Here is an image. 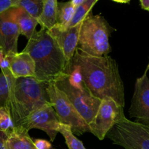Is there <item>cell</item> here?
Segmentation results:
<instances>
[{"mask_svg":"<svg viewBox=\"0 0 149 149\" xmlns=\"http://www.w3.org/2000/svg\"><path fill=\"white\" fill-rule=\"evenodd\" d=\"M14 128V124L8 108H0V132L8 135Z\"/></svg>","mask_w":149,"mask_h":149,"instance_id":"22","label":"cell"},{"mask_svg":"<svg viewBox=\"0 0 149 149\" xmlns=\"http://www.w3.org/2000/svg\"><path fill=\"white\" fill-rule=\"evenodd\" d=\"M17 0H0V15L12 7H17Z\"/></svg>","mask_w":149,"mask_h":149,"instance_id":"24","label":"cell"},{"mask_svg":"<svg viewBox=\"0 0 149 149\" xmlns=\"http://www.w3.org/2000/svg\"><path fill=\"white\" fill-rule=\"evenodd\" d=\"M52 82L66 95L87 125L91 123L101 100L90 93L83 83L80 74L76 70L66 67L65 73Z\"/></svg>","mask_w":149,"mask_h":149,"instance_id":"4","label":"cell"},{"mask_svg":"<svg viewBox=\"0 0 149 149\" xmlns=\"http://www.w3.org/2000/svg\"><path fill=\"white\" fill-rule=\"evenodd\" d=\"M75 7L71 1L58 2L57 7V24L64 27H68L75 11Z\"/></svg>","mask_w":149,"mask_h":149,"instance_id":"18","label":"cell"},{"mask_svg":"<svg viewBox=\"0 0 149 149\" xmlns=\"http://www.w3.org/2000/svg\"><path fill=\"white\" fill-rule=\"evenodd\" d=\"M33 144L36 149H52V144L49 141L43 139H36Z\"/></svg>","mask_w":149,"mask_h":149,"instance_id":"25","label":"cell"},{"mask_svg":"<svg viewBox=\"0 0 149 149\" xmlns=\"http://www.w3.org/2000/svg\"><path fill=\"white\" fill-rule=\"evenodd\" d=\"M59 119L52 106H47L32 112L27 117L21 127L29 131L32 129H38L47 133L53 142L58 132L60 125Z\"/></svg>","mask_w":149,"mask_h":149,"instance_id":"10","label":"cell"},{"mask_svg":"<svg viewBox=\"0 0 149 149\" xmlns=\"http://www.w3.org/2000/svg\"><path fill=\"white\" fill-rule=\"evenodd\" d=\"M84 1H85V0H71V2L72 4V5L76 8V7L81 5Z\"/></svg>","mask_w":149,"mask_h":149,"instance_id":"28","label":"cell"},{"mask_svg":"<svg viewBox=\"0 0 149 149\" xmlns=\"http://www.w3.org/2000/svg\"><path fill=\"white\" fill-rule=\"evenodd\" d=\"M12 17L18 26L20 34L30 39L36 32L38 25L37 20L32 17L27 12L21 7H12L9 9Z\"/></svg>","mask_w":149,"mask_h":149,"instance_id":"14","label":"cell"},{"mask_svg":"<svg viewBox=\"0 0 149 149\" xmlns=\"http://www.w3.org/2000/svg\"><path fill=\"white\" fill-rule=\"evenodd\" d=\"M106 137L125 149H149V127L125 116L108 132Z\"/></svg>","mask_w":149,"mask_h":149,"instance_id":"6","label":"cell"},{"mask_svg":"<svg viewBox=\"0 0 149 149\" xmlns=\"http://www.w3.org/2000/svg\"><path fill=\"white\" fill-rule=\"evenodd\" d=\"M80 27L81 24L74 27H64L56 24L47 30L48 33L63 51L68 63L74 56L77 48Z\"/></svg>","mask_w":149,"mask_h":149,"instance_id":"12","label":"cell"},{"mask_svg":"<svg viewBox=\"0 0 149 149\" xmlns=\"http://www.w3.org/2000/svg\"><path fill=\"white\" fill-rule=\"evenodd\" d=\"M58 132L63 136L68 149H86L82 142L74 135L70 126L60 124Z\"/></svg>","mask_w":149,"mask_h":149,"instance_id":"20","label":"cell"},{"mask_svg":"<svg viewBox=\"0 0 149 149\" xmlns=\"http://www.w3.org/2000/svg\"><path fill=\"white\" fill-rule=\"evenodd\" d=\"M16 79L11 73H0V108H8Z\"/></svg>","mask_w":149,"mask_h":149,"instance_id":"17","label":"cell"},{"mask_svg":"<svg viewBox=\"0 0 149 149\" xmlns=\"http://www.w3.org/2000/svg\"><path fill=\"white\" fill-rule=\"evenodd\" d=\"M49 84L35 77L16 79L8 106L15 127H21L32 112L50 106Z\"/></svg>","mask_w":149,"mask_h":149,"instance_id":"3","label":"cell"},{"mask_svg":"<svg viewBox=\"0 0 149 149\" xmlns=\"http://www.w3.org/2000/svg\"><path fill=\"white\" fill-rule=\"evenodd\" d=\"M114 31L103 16L90 13L81 23L77 49L91 56H108L111 51L109 39Z\"/></svg>","mask_w":149,"mask_h":149,"instance_id":"5","label":"cell"},{"mask_svg":"<svg viewBox=\"0 0 149 149\" xmlns=\"http://www.w3.org/2000/svg\"><path fill=\"white\" fill-rule=\"evenodd\" d=\"M47 91L51 106L55 110L60 123L71 127L74 135H81L85 132H90L87 122L55 83L49 82Z\"/></svg>","mask_w":149,"mask_h":149,"instance_id":"7","label":"cell"},{"mask_svg":"<svg viewBox=\"0 0 149 149\" xmlns=\"http://www.w3.org/2000/svg\"><path fill=\"white\" fill-rule=\"evenodd\" d=\"M140 4L143 10L149 12V0H141Z\"/></svg>","mask_w":149,"mask_h":149,"instance_id":"27","label":"cell"},{"mask_svg":"<svg viewBox=\"0 0 149 149\" xmlns=\"http://www.w3.org/2000/svg\"><path fill=\"white\" fill-rule=\"evenodd\" d=\"M7 57L10 62V71L15 78L35 77V63L29 54L22 51Z\"/></svg>","mask_w":149,"mask_h":149,"instance_id":"13","label":"cell"},{"mask_svg":"<svg viewBox=\"0 0 149 149\" xmlns=\"http://www.w3.org/2000/svg\"><path fill=\"white\" fill-rule=\"evenodd\" d=\"M67 68L80 74L89 91L100 100L110 98L124 108L125 88L116 60L111 56L95 57L76 49Z\"/></svg>","mask_w":149,"mask_h":149,"instance_id":"1","label":"cell"},{"mask_svg":"<svg viewBox=\"0 0 149 149\" xmlns=\"http://www.w3.org/2000/svg\"><path fill=\"white\" fill-rule=\"evenodd\" d=\"M147 69H148V70H149V63H148V65H147Z\"/></svg>","mask_w":149,"mask_h":149,"instance_id":"29","label":"cell"},{"mask_svg":"<svg viewBox=\"0 0 149 149\" xmlns=\"http://www.w3.org/2000/svg\"><path fill=\"white\" fill-rule=\"evenodd\" d=\"M0 68L1 72L10 73V62L7 56L0 49ZM11 73V72H10Z\"/></svg>","mask_w":149,"mask_h":149,"instance_id":"23","label":"cell"},{"mask_svg":"<svg viewBox=\"0 0 149 149\" xmlns=\"http://www.w3.org/2000/svg\"><path fill=\"white\" fill-rule=\"evenodd\" d=\"M7 135L4 132H0V149L6 148V140H7Z\"/></svg>","mask_w":149,"mask_h":149,"instance_id":"26","label":"cell"},{"mask_svg":"<svg viewBox=\"0 0 149 149\" xmlns=\"http://www.w3.org/2000/svg\"><path fill=\"white\" fill-rule=\"evenodd\" d=\"M44 0H17V7H21L32 17L37 20L43 8Z\"/></svg>","mask_w":149,"mask_h":149,"instance_id":"21","label":"cell"},{"mask_svg":"<svg viewBox=\"0 0 149 149\" xmlns=\"http://www.w3.org/2000/svg\"><path fill=\"white\" fill-rule=\"evenodd\" d=\"M148 70L135 81L133 95L129 109L130 116L135 118L134 122L149 127V78Z\"/></svg>","mask_w":149,"mask_h":149,"instance_id":"9","label":"cell"},{"mask_svg":"<svg viewBox=\"0 0 149 149\" xmlns=\"http://www.w3.org/2000/svg\"><path fill=\"white\" fill-rule=\"evenodd\" d=\"M97 1L98 0H85L81 5L76 7L74 14L68 27H74L81 24V22L91 13L92 9Z\"/></svg>","mask_w":149,"mask_h":149,"instance_id":"19","label":"cell"},{"mask_svg":"<svg viewBox=\"0 0 149 149\" xmlns=\"http://www.w3.org/2000/svg\"><path fill=\"white\" fill-rule=\"evenodd\" d=\"M58 3L57 0H44L42 13L37 19L41 29L49 30L57 24Z\"/></svg>","mask_w":149,"mask_h":149,"instance_id":"16","label":"cell"},{"mask_svg":"<svg viewBox=\"0 0 149 149\" xmlns=\"http://www.w3.org/2000/svg\"><path fill=\"white\" fill-rule=\"evenodd\" d=\"M124 108L110 98L101 100L95 116L89 124L90 132L103 141L111 129L125 118Z\"/></svg>","mask_w":149,"mask_h":149,"instance_id":"8","label":"cell"},{"mask_svg":"<svg viewBox=\"0 0 149 149\" xmlns=\"http://www.w3.org/2000/svg\"><path fill=\"white\" fill-rule=\"evenodd\" d=\"M20 35L17 23L9 10L0 15V49L6 56L17 53V40Z\"/></svg>","mask_w":149,"mask_h":149,"instance_id":"11","label":"cell"},{"mask_svg":"<svg viewBox=\"0 0 149 149\" xmlns=\"http://www.w3.org/2000/svg\"><path fill=\"white\" fill-rule=\"evenodd\" d=\"M7 149H36L33 141L29 135V131L23 127H15L7 135L6 140Z\"/></svg>","mask_w":149,"mask_h":149,"instance_id":"15","label":"cell"},{"mask_svg":"<svg viewBox=\"0 0 149 149\" xmlns=\"http://www.w3.org/2000/svg\"><path fill=\"white\" fill-rule=\"evenodd\" d=\"M23 52H26L35 63V78L39 81L52 82L65 73L68 61L58 44L41 29L30 39Z\"/></svg>","mask_w":149,"mask_h":149,"instance_id":"2","label":"cell"}]
</instances>
